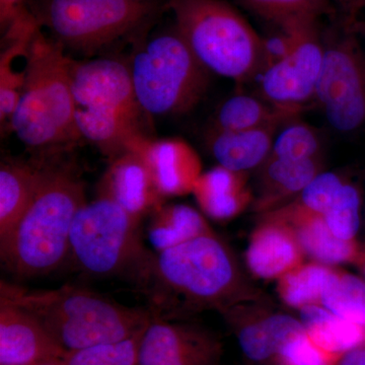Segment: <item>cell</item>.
I'll list each match as a JSON object with an SVG mask.
<instances>
[{"instance_id":"52a82bcc","label":"cell","mask_w":365,"mask_h":365,"mask_svg":"<svg viewBox=\"0 0 365 365\" xmlns=\"http://www.w3.org/2000/svg\"><path fill=\"white\" fill-rule=\"evenodd\" d=\"M129 66L137 101L150 116L186 114L207 91L210 72L175 26L146 40L134 53Z\"/></svg>"},{"instance_id":"8d00e7d4","label":"cell","mask_w":365,"mask_h":365,"mask_svg":"<svg viewBox=\"0 0 365 365\" xmlns=\"http://www.w3.org/2000/svg\"><path fill=\"white\" fill-rule=\"evenodd\" d=\"M337 1L339 2L346 14L351 19L365 7V0H337Z\"/></svg>"},{"instance_id":"d4e9b609","label":"cell","mask_w":365,"mask_h":365,"mask_svg":"<svg viewBox=\"0 0 365 365\" xmlns=\"http://www.w3.org/2000/svg\"><path fill=\"white\" fill-rule=\"evenodd\" d=\"M300 112L294 108L266 105L263 101L248 95H237L225 101L217 113L211 129L220 131H242L268 125H281Z\"/></svg>"},{"instance_id":"5b68a950","label":"cell","mask_w":365,"mask_h":365,"mask_svg":"<svg viewBox=\"0 0 365 365\" xmlns=\"http://www.w3.org/2000/svg\"><path fill=\"white\" fill-rule=\"evenodd\" d=\"M175 26L209 72L250 81L265 69L267 46L225 0H168Z\"/></svg>"},{"instance_id":"d6a6232c","label":"cell","mask_w":365,"mask_h":365,"mask_svg":"<svg viewBox=\"0 0 365 365\" xmlns=\"http://www.w3.org/2000/svg\"><path fill=\"white\" fill-rule=\"evenodd\" d=\"M322 140L313 127L292 122L273 144L270 157L288 160H306L322 158Z\"/></svg>"},{"instance_id":"5bb4252c","label":"cell","mask_w":365,"mask_h":365,"mask_svg":"<svg viewBox=\"0 0 365 365\" xmlns=\"http://www.w3.org/2000/svg\"><path fill=\"white\" fill-rule=\"evenodd\" d=\"M98 197L110 199L143 220L163 204L150 168L139 150H128L110 160L101 178Z\"/></svg>"},{"instance_id":"836d02e7","label":"cell","mask_w":365,"mask_h":365,"mask_svg":"<svg viewBox=\"0 0 365 365\" xmlns=\"http://www.w3.org/2000/svg\"><path fill=\"white\" fill-rule=\"evenodd\" d=\"M341 356L323 349L304 331L283 346L273 365H337Z\"/></svg>"},{"instance_id":"277c9868","label":"cell","mask_w":365,"mask_h":365,"mask_svg":"<svg viewBox=\"0 0 365 365\" xmlns=\"http://www.w3.org/2000/svg\"><path fill=\"white\" fill-rule=\"evenodd\" d=\"M72 58L38 29L29 49V64L11 130L26 146L55 150L81 139L71 86Z\"/></svg>"},{"instance_id":"83f0119b","label":"cell","mask_w":365,"mask_h":365,"mask_svg":"<svg viewBox=\"0 0 365 365\" xmlns=\"http://www.w3.org/2000/svg\"><path fill=\"white\" fill-rule=\"evenodd\" d=\"M321 306L365 329V280L336 268L322 295Z\"/></svg>"},{"instance_id":"8fae6325","label":"cell","mask_w":365,"mask_h":365,"mask_svg":"<svg viewBox=\"0 0 365 365\" xmlns=\"http://www.w3.org/2000/svg\"><path fill=\"white\" fill-rule=\"evenodd\" d=\"M281 29V54L264 69L261 93L272 105L300 110L314 98L325 44L317 20L294 21Z\"/></svg>"},{"instance_id":"2e32d148","label":"cell","mask_w":365,"mask_h":365,"mask_svg":"<svg viewBox=\"0 0 365 365\" xmlns=\"http://www.w3.org/2000/svg\"><path fill=\"white\" fill-rule=\"evenodd\" d=\"M304 259L292 227L282 220L262 216L245 252L250 273L259 279L278 280L302 265Z\"/></svg>"},{"instance_id":"4dcf8cb0","label":"cell","mask_w":365,"mask_h":365,"mask_svg":"<svg viewBox=\"0 0 365 365\" xmlns=\"http://www.w3.org/2000/svg\"><path fill=\"white\" fill-rule=\"evenodd\" d=\"M143 329L126 339L66 352L62 361L66 365H138L139 341Z\"/></svg>"},{"instance_id":"30bf717a","label":"cell","mask_w":365,"mask_h":365,"mask_svg":"<svg viewBox=\"0 0 365 365\" xmlns=\"http://www.w3.org/2000/svg\"><path fill=\"white\" fill-rule=\"evenodd\" d=\"M314 98L335 130L350 133L365 125V54L352 32L326 41Z\"/></svg>"},{"instance_id":"e575fe53","label":"cell","mask_w":365,"mask_h":365,"mask_svg":"<svg viewBox=\"0 0 365 365\" xmlns=\"http://www.w3.org/2000/svg\"><path fill=\"white\" fill-rule=\"evenodd\" d=\"M28 0H0V25L4 33L9 26L28 14Z\"/></svg>"},{"instance_id":"d590c367","label":"cell","mask_w":365,"mask_h":365,"mask_svg":"<svg viewBox=\"0 0 365 365\" xmlns=\"http://www.w3.org/2000/svg\"><path fill=\"white\" fill-rule=\"evenodd\" d=\"M337 365H365V344L348 350L340 357Z\"/></svg>"},{"instance_id":"9c48e42d","label":"cell","mask_w":365,"mask_h":365,"mask_svg":"<svg viewBox=\"0 0 365 365\" xmlns=\"http://www.w3.org/2000/svg\"><path fill=\"white\" fill-rule=\"evenodd\" d=\"M140 222L114 201L97 197L74 218L68 258L95 277L125 274L133 278L150 253L141 241Z\"/></svg>"},{"instance_id":"603a6c76","label":"cell","mask_w":365,"mask_h":365,"mask_svg":"<svg viewBox=\"0 0 365 365\" xmlns=\"http://www.w3.org/2000/svg\"><path fill=\"white\" fill-rule=\"evenodd\" d=\"M44 163L4 160L0 165V240L4 239L26 212L36 195Z\"/></svg>"},{"instance_id":"9a60e30c","label":"cell","mask_w":365,"mask_h":365,"mask_svg":"<svg viewBox=\"0 0 365 365\" xmlns=\"http://www.w3.org/2000/svg\"><path fill=\"white\" fill-rule=\"evenodd\" d=\"M66 354L37 319L0 300V365H37Z\"/></svg>"},{"instance_id":"3957f363","label":"cell","mask_w":365,"mask_h":365,"mask_svg":"<svg viewBox=\"0 0 365 365\" xmlns=\"http://www.w3.org/2000/svg\"><path fill=\"white\" fill-rule=\"evenodd\" d=\"M0 300L30 314L66 352L126 339L153 319L148 307L123 306L71 285L32 290L2 281Z\"/></svg>"},{"instance_id":"f546056e","label":"cell","mask_w":365,"mask_h":365,"mask_svg":"<svg viewBox=\"0 0 365 365\" xmlns=\"http://www.w3.org/2000/svg\"><path fill=\"white\" fill-rule=\"evenodd\" d=\"M362 198L354 182L346 181L330 207L323 215L324 220L336 237L346 241L356 240L361 222Z\"/></svg>"},{"instance_id":"ac0fdd59","label":"cell","mask_w":365,"mask_h":365,"mask_svg":"<svg viewBox=\"0 0 365 365\" xmlns=\"http://www.w3.org/2000/svg\"><path fill=\"white\" fill-rule=\"evenodd\" d=\"M323 169V158L306 160L269 158L257 170L258 180L254 210L262 215L282 207L297 198Z\"/></svg>"},{"instance_id":"cb8c5ba5","label":"cell","mask_w":365,"mask_h":365,"mask_svg":"<svg viewBox=\"0 0 365 365\" xmlns=\"http://www.w3.org/2000/svg\"><path fill=\"white\" fill-rule=\"evenodd\" d=\"M202 213L186 204H163L151 213L148 239L160 251L211 232Z\"/></svg>"},{"instance_id":"7c38bea8","label":"cell","mask_w":365,"mask_h":365,"mask_svg":"<svg viewBox=\"0 0 365 365\" xmlns=\"http://www.w3.org/2000/svg\"><path fill=\"white\" fill-rule=\"evenodd\" d=\"M223 344L205 327L153 318L143 329L138 365H220Z\"/></svg>"},{"instance_id":"e0dca14e","label":"cell","mask_w":365,"mask_h":365,"mask_svg":"<svg viewBox=\"0 0 365 365\" xmlns=\"http://www.w3.org/2000/svg\"><path fill=\"white\" fill-rule=\"evenodd\" d=\"M163 198L193 193L203 174L197 151L184 139H150L140 150Z\"/></svg>"},{"instance_id":"ffe728a7","label":"cell","mask_w":365,"mask_h":365,"mask_svg":"<svg viewBox=\"0 0 365 365\" xmlns=\"http://www.w3.org/2000/svg\"><path fill=\"white\" fill-rule=\"evenodd\" d=\"M279 126L273 124L242 131L210 129L207 135L209 151L218 165L249 174L260 169L270 157L274 136Z\"/></svg>"},{"instance_id":"1f68e13d","label":"cell","mask_w":365,"mask_h":365,"mask_svg":"<svg viewBox=\"0 0 365 365\" xmlns=\"http://www.w3.org/2000/svg\"><path fill=\"white\" fill-rule=\"evenodd\" d=\"M250 11L280 26L297 21L318 20L329 0H239Z\"/></svg>"},{"instance_id":"6da1fadb","label":"cell","mask_w":365,"mask_h":365,"mask_svg":"<svg viewBox=\"0 0 365 365\" xmlns=\"http://www.w3.org/2000/svg\"><path fill=\"white\" fill-rule=\"evenodd\" d=\"M133 279L153 318L181 319L205 309L222 313L260 300L230 246L213 230L151 252Z\"/></svg>"},{"instance_id":"484cf974","label":"cell","mask_w":365,"mask_h":365,"mask_svg":"<svg viewBox=\"0 0 365 365\" xmlns=\"http://www.w3.org/2000/svg\"><path fill=\"white\" fill-rule=\"evenodd\" d=\"M307 335L319 346L334 354L365 344V329L314 304L299 309V318Z\"/></svg>"},{"instance_id":"74e56055","label":"cell","mask_w":365,"mask_h":365,"mask_svg":"<svg viewBox=\"0 0 365 365\" xmlns=\"http://www.w3.org/2000/svg\"><path fill=\"white\" fill-rule=\"evenodd\" d=\"M37 365H66L62 360H50V361L42 362Z\"/></svg>"},{"instance_id":"44dd1931","label":"cell","mask_w":365,"mask_h":365,"mask_svg":"<svg viewBox=\"0 0 365 365\" xmlns=\"http://www.w3.org/2000/svg\"><path fill=\"white\" fill-rule=\"evenodd\" d=\"M248 178L249 174L217 165L201 175L192 194L206 215L225 222L241 215L253 204L255 196Z\"/></svg>"},{"instance_id":"8992f818","label":"cell","mask_w":365,"mask_h":365,"mask_svg":"<svg viewBox=\"0 0 365 365\" xmlns=\"http://www.w3.org/2000/svg\"><path fill=\"white\" fill-rule=\"evenodd\" d=\"M71 86L76 128L91 143L115 148L145 132L129 64L110 57L72 59Z\"/></svg>"},{"instance_id":"f35d334b","label":"cell","mask_w":365,"mask_h":365,"mask_svg":"<svg viewBox=\"0 0 365 365\" xmlns=\"http://www.w3.org/2000/svg\"><path fill=\"white\" fill-rule=\"evenodd\" d=\"M357 267L359 268L360 272H361L362 278L365 280V260L361 262Z\"/></svg>"},{"instance_id":"ba28073f","label":"cell","mask_w":365,"mask_h":365,"mask_svg":"<svg viewBox=\"0 0 365 365\" xmlns=\"http://www.w3.org/2000/svg\"><path fill=\"white\" fill-rule=\"evenodd\" d=\"M41 28L64 49L93 54L127 37L160 11L157 0H34Z\"/></svg>"},{"instance_id":"7a4b0ae2","label":"cell","mask_w":365,"mask_h":365,"mask_svg":"<svg viewBox=\"0 0 365 365\" xmlns=\"http://www.w3.org/2000/svg\"><path fill=\"white\" fill-rule=\"evenodd\" d=\"M86 203L78 170L58 163H45L36 195L4 239L0 256L6 267L20 277L52 272L68 259L72 223Z\"/></svg>"},{"instance_id":"4fadbf2b","label":"cell","mask_w":365,"mask_h":365,"mask_svg":"<svg viewBox=\"0 0 365 365\" xmlns=\"http://www.w3.org/2000/svg\"><path fill=\"white\" fill-rule=\"evenodd\" d=\"M259 302H246L220 314L250 364L273 365L283 346L306 330L299 319L270 311Z\"/></svg>"},{"instance_id":"4316f807","label":"cell","mask_w":365,"mask_h":365,"mask_svg":"<svg viewBox=\"0 0 365 365\" xmlns=\"http://www.w3.org/2000/svg\"><path fill=\"white\" fill-rule=\"evenodd\" d=\"M336 267L318 262H304L277 280V292L287 306L300 309L307 306L321 304Z\"/></svg>"},{"instance_id":"f1b7e54d","label":"cell","mask_w":365,"mask_h":365,"mask_svg":"<svg viewBox=\"0 0 365 365\" xmlns=\"http://www.w3.org/2000/svg\"><path fill=\"white\" fill-rule=\"evenodd\" d=\"M345 181V178L337 173L323 170L300 192L297 198L285 204L282 207L275 209L273 212L279 215L323 216L330 207Z\"/></svg>"},{"instance_id":"d6986e66","label":"cell","mask_w":365,"mask_h":365,"mask_svg":"<svg viewBox=\"0 0 365 365\" xmlns=\"http://www.w3.org/2000/svg\"><path fill=\"white\" fill-rule=\"evenodd\" d=\"M269 216L288 223L294 230L306 258L324 265L336 266L355 264L365 260V248L357 242L339 239L331 232L322 215H279L268 212Z\"/></svg>"},{"instance_id":"7402d4cb","label":"cell","mask_w":365,"mask_h":365,"mask_svg":"<svg viewBox=\"0 0 365 365\" xmlns=\"http://www.w3.org/2000/svg\"><path fill=\"white\" fill-rule=\"evenodd\" d=\"M40 28L29 13L6 32L7 46L0 56V119L11 124V118L25 83L29 64V49L34 34Z\"/></svg>"}]
</instances>
